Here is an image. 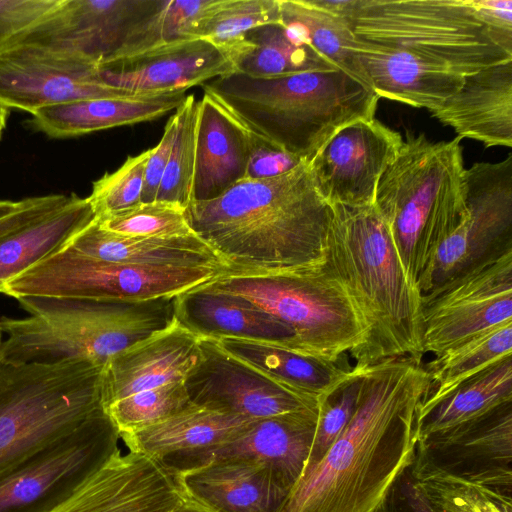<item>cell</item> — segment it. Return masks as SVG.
I'll return each instance as SVG.
<instances>
[{
    "label": "cell",
    "instance_id": "cell-34",
    "mask_svg": "<svg viewBox=\"0 0 512 512\" xmlns=\"http://www.w3.org/2000/svg\"><path fill=\"white\" fill-rule=\"evenodd\" d=\"M280 23L296 41L306 44L371 89L354 53L358 41L339 15L319 7L314 0H279Z\"/></svg>",
    "mask_w": 512,
    "mask_h": 512
},
{
    "label": "cell",
    "instance_id": "cell-20",
    "mask_svg": "<svg viewBox=\"0 0 512 512\" xmlns=\"http://www.w3.org/2000/svg\"><path fill=\"white\" fill-rule=\"evenodd\" d=\"M317 421L318 409L254 419L221 443L158 460L174 475L217 460H255L275 467L297 485L310 454Z\"/></svg>",
    "mask_w": 512,
    "mask_h": 512
},
{
    "label": "cell",
    "instance_id": "cell-26",
    "mask_svg": "<svg viewBox=\"0 0 512 512\" xmlns=\"http://www.w3.org/2000/svg\"><path fill=\"white\" fill-rule=\"evenodd\" d=\"M174 316L198 337L270 341L299 352L289 326L236 295L202 286L188 290L174 297Z\"/></svg>",
    "mask_w": 512,
    "mask_h": 512
},
{
    "label": "cell",
    "instance_id": "cell-40",
    "mask_svg": "<svg viewBox=\"0 0 512 512\" xmlns=\"http://www.w3.org/2000/svg\"><path fill=\"white\" fill-rule=\"evenodd\" d=\"M96 219L103 229L125 236L179 237L194 233L186 208L165 201L141 202Z\"/></svg>",
    "mask_w": 512,
    "mask_h": 512
},
{
    "label": "cell",
    "instance_id": "cell-43",
    "mask_svg": "<svg viewBox=\"0 0 512 512\" xmlns=\"http://www.w3.org/2000/svg\"><path fill=\"white\" fill-rule=\"evenodd\" d=\"M151 149L129 156L114 172L96 180L87 197L97 218L141 203L145 166Z\"/></svg>",
    "mask_w": 512,
    "mask_h": 512
},
{
    "label": "cell",
    "instance_id": "cell-7",
    "mask_svg": "<svg viewBox=\"0 0 512 512\" xmlns=\"http://www.w3.org/2000/svg\"><path fill=\"white\" fill-rule=\"evenodd\" d=\"M354 36L411 51L463 75L512 60V34L486 25L471 0H314Z\"/></svg>",
    "mask_w": 512,
    "mask_h": 512
},
{
    "label": "cell",
    "instance_id": "cell-18",
    "mask_svg": "<svg viewBox=\"0 0 512 512\" xmlns=\"http://www.w3.org/2000/svg\"><path fill=\"white\" fill-rule=\"evenodd\" d=\"M403 139L375 118L342 127L308 161L316 191L328 205H373L379 178Z\"/></svg>",
    "mask_w": 512,
    "mask_h": 512
},
{
    "label": "cell",
    "instance_id": "cell-13",
    "mask_svg": "<svg viewBox=\"0 0 512 512\" xmlns=\"http://www.w3.org/2000/svg\"><path fill=\"white\" fill-rule=\"evenodd\" d=\"M512 322V248L422 294V351L437 356Z\"/></svg>",
    "mask_w": 512,
    "mask_h": 512
},
{
    "label": "cell",
    "instance_id": "cell-4",
    "mask_svg": "<svg viewBox=\"0 0 512 512\" xmlns=\"http://www.w3.org/2000/svg\"><path fill=\"white\" fill-rule=\"evenodd\" d=\"M247 128L304 161L342 127L375 118V92L335 69L277 77L234 71L202 85Z\"/></svg>",
    "mask_w": 512,
    "mask_h": 512
},
{
    "label": "cell",
    "instance_id": "cell-36",
    "mask_svg": "<svg viewBox=\"0 0 512 512\" xmlns=\"http://www.w3.org/2000/svg\"><path fill=\"white\" fill-rule=\"evenodd\" d=\"M253 45L236 71L253 77H277L305 71L338 69L312 47L294 40L281 23L257 27L245 36Z\"/></svg>",
    "mask_w": 512,
    "mask_h": 512
},
{
    "label": "cell",
    "instance_id": "cell-28",
    "mask_svg": "<svg viewBox=\"0 0 512 512\" xmlns=\"http://www.w3.org/2000/svg\"><path fill=\"white\" fill-rule=\"evenodd\" d=\"M186 96V91L176 90L58 103L35 111L30 123L53 138L76 137L157 119L176 110Z\"/></svg>",
    "mask_w": 512,
    "mask_h": 512
},
{
    "label": "cell",
    "instance_id": "cell-19",
    "mask_svg": "<svg viewBox=\"0 0 512 512\" xmlns=\"http://www.w3.org/2000/svg\"><path fill=\"white\" fill-rule=\"evenodd\" d=\"M251 48L220 46L201 38L165 42L135 56L101 65L99 80L136 94L187 91L236 71Z\"/></svg>",
    "mask_w": 512,
    "mask_h": 512
},
{
    "label": "cell",
    "instance_id": "cell-42",
    "mask_svg": "<svg viewBox=\"0 0 512 512\" xmlns=\"http://www.w3.org/2000/svg\"><path fill=\"white\" fill-rule=\"evenodd\" d=\"M413 473L434 512H512V497L445 475Z\"/></svg>",
    "mask_w": 512,
    "mask_h": 512
},
{
    "label": "cell",
    "instance_id": "cell-27",
    "mask_svg": "<svg viewBox=\"0 0 512 512\" xmlns=\"http://www.w3.org/2000/svg\"><path fill=\"white\" fill-rule=\"evenodd\" d=\"M247 128L208 93L199 100L192 201H208L245 178Z\"/></svg>",
    "mask_w": 512,
    "mask_h": 512
},
{
    "label": "cell",
    "instance_id": "cell-49",
    "mask_svg": "<svg viewBox=\"0 0 512 512\" xmlns=\"http://www.w3.org/2000/svg\"><path fill=\"white\" fill-rule=\"evenodd\" d=\"M208 0H170L163 17L165 42L184 38V32L195 20Z\"/></svg>",
    "mask_w": 512,
    "mask_h": 512
},
{
    "label": "cell",
    "instance_id": "cell-9",
    "mask_svg": "<svg viewBox=\"0 0 512 512\" xmlns=\"http://www.w3.org/2000/svg\"><path fill=\"white\" fill-rule=\"evenodd\" d=\"M103 368L79 359L13 362L0 350V474L103 408Z\"/></svg>",
    "mask_w": 512,
    "mask_h": 512
},
{
    "label": "cell",
    "instance_id": "cell-15",
    "mask_svg": "<svg viewBox=\"0 0 512 512\" xmlns=\"http://www.w3.org/2000/svg\"><path fill=\"white\" fill-rule=\"evenodd\" d=\"M412 466L512 497V402L418 439Z\"/></svg>",
    "mask_w": 512,
    "mask_h": 512
},
{
    "label": "cell",
    "instance_id": "cell-48",
    "mask_svg": "<svg viewBox=\"0 0 512 512\" xmlns=\"http://www.w3.org/2000/svg\"><path fill=\"white\" fill-rule=\"evenodd\" d=\"M174 132L175 119L172 115L165 125L159 143L151 148V153L145 166L141 202H152L156 200L158 189L169 159Z\"/></svg>",
    "mask_w": 512,
    "mask_h": 512
},
{
    "label": "cell",
    "instance_id": "cell-17",
    "mask_svg": "<svg viewBox=\"0 0 512 512\" xmlns=\"http://www.w3.org/2000/svg\"><path fill=\"white\" fill-rule=\"evenodd\" d=\"M98 69L85 59L45 47L11 45L0 51V105L32 115L58 103L136 95L102 83Z\"/></svg>",
    "mask_w": 512,
    "mask_h": 512
},
{
    "label": "cell",
    "instance_id": "cell-45",
    "mask_svg": "<svg viewBox=\"0 0 512 512\" xmlns=\"http://www.w3.org/2000/svg\"><path fill=\"white\" fill-rule=\"evenodd\" d=\"M247 130L249 157L245 174L246 179L276 177L293 170L304 161L285 152L249 128Z\"/></svg>",
    "mask_w": 512,
    "mask_h": 512
},
{
    "label": "cell",
    "instance_id": "cell-50",
    "mask_svg": "<svg viewBox=\"0 0 512 512\" xmlns=\"http://www.w3.org/2000/svg\"><path fill=\"white\" fill-rule=\"evenodd\" d=\"M482 21L494 30L512 34V0H471Z\"/></svg>",
    "mask_w": 512,
    "mask_h": 512
},
{
    "label": "cell",
    "instance_id": "cell-53",
    "mask_svg": "<svg viewBox=\"0 0 512 512\" xmlns=\"http://www.w3.org/2000/svg\"><path fill=\"white\" fill-rule=\"evenodd\" d=\"M9 110L0 105V129H4L6 126Z\"/></svg>",
    "mask_w": 512,
    "mask_h": 512
},
{
    "label": "cell",
    "instance_id": "cell-39",
    "mask_svg": "<svg viewBox=\"0 0 512 512\" xmlns=\"http://www.w3.org/2000/svg\"><path fill=\"white\" fill-rule=\"evenodd\" d=\"M191 404L183 382H171L126 396L104 407L119 431L153 425Z\"/></svg>",
    "mask_w": 512,
    "mask_h": 512
},
{
    "label": "cell",
    "instance_id": "cell-10",
    "mask_svg": "<svg viewBox=\"0 0 512 512\" xmlns=\"http://www.w3.org/2000/svg\"><path fill=\"white\" fill-rule=\"evenodd\" d=\"M225 269L141 266L84 256L67 245L8 281L1 294L99 302H145L173 298L200 287Z\"/></svg>",
    "mask_w": 512,
    "mask_h": 512
},
{
    "label": "cell",
    "instance_id": "cell-6",
    "mask_svg": "<svg viewBox=\"0 0 512 512\" xmlns=\"http://www.w3.org/2000/svg\"><path fill=\"white\" fill-rule=\"evenodd\" d=\"M16 300L29 316L0 320L8 335L0 350L13 362L79 359L104 366L175 319L174 297L135 303L32 296Z\"/></svg>",
    "mask_w": 512,
    "mask_h": 512
},
{
    "label": "cell",
    "instance_id": "cell-47",
    "mask_svg": "<svg viewBox=\"0 0 512 512\" xmlns=\"http://www.w3.org/2000/svg\"><path fill=\"white\" fill-rule=\"evenodd\" d=\"M72 195L49 194L23 199L19 209L0 219V238L58 211L69 203Z\"/></svg>",
    "mask_w": 512,
    "mask_h": 512
},
{
    "label": "cell",
    "instance_id": "cell-37",
    "mask_svg": "<svg viewBox=\"0 0 512 512\" xmlns=\"http://www.w3.org/2000/svg\"><path fill=\"white\" fill-rule=\"evenodd\" d=\"M280 23L279 0H208L184 32V38H201L214 44L243 48L251 30Z\"/></svg>",
    "mask_w": 512,
    "mask_h": 512
},
{
    "label": "cell",
    "instance_id": "cell-22",
    "mask_svg": "<svg viewBox=\"0 0 512 512\" xmlns=\"http://www.w3.org/2000/svg\"><path fill=\"white\" fill-rule=\"evenodd\" d=\"M185 497L209 512H281L296 484L275 467L224 459L175 474Z\"/></svg>",
    "mask_w": 512,
    "mask_h": 512
},
{
    "label": "cell",
    "instance_id": "cell-52",
    "mask_svg": "<svg viewBox=\"0 0 512 512\" xmlns=\"http://www.w3.org/2000/svg\"><path fill=\"white\" fill-rule=\"evenodd\" d=\"M22 203L23 199L20 201L0 200V219L19 209Z\"/></svg>",
    "mask_w": 512,
    "mask_h": 512
},
{
    "label": "cell",
    "instance_id": "cell-31",
    "mask_svg": "<svg viewBox=\"0 0 512 512\" xmlns=\"http://www.w3.org/2000/svg\"><path fill=\"white\" fill-rule=\"evenodd\" d=\"M250 421L191 403L153 425L121 433L120 438L130 451L158 459L221 443L241 431Z\"/></svg>",
    "mask_w": 512,
    "mask_h": 512
},
{
    "label": "cell",
    "instance_id": "cell-23",
    "mask_svg": "<svg viewBox=\"0 0 512 512\" xmlns=\"http://www.w3.org/2000/svg\"><path fill=\"white\" fill-rule=\"evenodd\" d=\"M199 337L176 319L131 345L104 365L103 408L126 396L183 382L199 359Z\"/></svg>",
    "mask_w": 512,
    "mask_h": 512
},
{
    "label": "cell",
    "instance_id": "cell-51",
    "mask_svg": "<svg viewBox=\"0 0 512 512\" xmlns=\"http://www.w3.org/2000/svg\"><path fill=\"white\" fill-rule=\"evenodd\" d=\"M170 512H209L205 508L201 507L200 505L196 504L195 502L185 499L181 504H179L177 507H175Z\"/></svg>",
    "mask_w": 512,
    "mask_h": 512
},
{
    "label": "cell",
    "instance_id": "cell-11",
    "mask_svg": "<svg viewBox=\"0 0 512 512\" xmlns=\"http://www.w3.org/2000/svg\"><path fill=\"white\" fill-rule=\"evenodd\" d=\"M170 0H60L12 44H32L101 66L163 43Z\"/></svg>",
    "mask_w": 512,
    "mask_h": 512
},
{
    "label": "cell",
    "instance_id": "cell-41",
    "mask_svg": "<svg viewBox=\"0 0 512 512\" xmlns=\"http://www.w3.org/2000/svg\"><path fill=\"white\" fill-rule=\"evenodd\" d=\"M365 368L357 364L352 366L347 377L319 400L316 432L301 478L313 471L351 420Z\"/></svg>",
    "mask_w": 512,
    "mask_h": 512
},
{
    "label": "cell",
    "instance_id": "cell-14",
    "mask_svg": "<svg viewBox=\"0 0 512 512\" xmlns=\"http://www.w3.org/2000/svg\"><path fill=\"white\" fill-rule=\"evenodd\" d=\"M463 182L468 216L439 246L418 282L422 294L512 248V155L474 163Z\"/></svg>",
    "mask_w": 512,
    "mask_h": 512
},
{
    "label": "cell",
    "instance_id": "cell-35",
    "mask_svg": "<svg viewBox=\"0 0 512 512\" xmlns=\"http://www.w3.org/2000/svg\"><path fill=\"white\" fill-rule=\"evenodd\" d=\"M512 355V322L499 324L434 356L424 365L430 379L418 405L424 411L459 385L499 360Z\"/></svg>",
    "mask_w": 512,
    "mask_h": 512
},
{
    "label": "cell",
    "instance_id": "cell-25",
    "mask_svg": "<svg viewBox=\"0 0 512 512\" xmlns=\"http://www.w3.org/2000/svg\"><path fill=\"white\" fill-rule=\"evenodd\" d=\"M460 139L512 146V60L465 75L461 88L430 111Z\"/></svg>",
    "mask_w": 512,
    "mask_h": 512
},
{
    "label": "cell",
    "instance_id": "cell-46",
    "mask_svg": "<svg viewBox=\"0 0 512 512\" xmlns=\"http://www.w3.org/2000/svg\"><path fill=\"white\" fill-rule=\"evenodd\" d=\"M380 512H434L413 473L412 464L395 479Z\"/></svg>",
    "mask_w": 512,
    "mask_h": 512
},
{
    "label": "cell",
    "instance_id": "cell-55",
    "mask_svg": "<svg viewBox=\"0 0 512 512\" xmlns=\"http://www.w3.org/2000/svg\"><path fill=\"white\" fill-rule=\"evenodd\" d=\"M2 131H3V129H0V138H1V136H2Z\"/></svg>",
    "mask_w": 512,
    "mask_h": 512
},
{
    "label": "cell",
    "instance_id": "cell-1",
    "mask_svg": "<svg viewBox=\"0 0 512 512\" xmlns=\"http://www.w3.org/2000/svg\"><path fill=\"white\" fill-rule=\"evenodd\" d=\"M429 385L424 364L408 357L367 366L351 420L281 512H380L414 460L418 405Z\"/></svg>",
    "mask_w": 512,
    "mask_h": 512
},
{
    "label": "cell",
    "instance_id": "cell-30",
    "mask_svg": "<svg viewBox=\"0 0 512 512\" xmlns=\"http://www.w3.org/2000/svg\"><path fill=\"white\" fill-rule=\"evenodd\" d=\"M216 340L232 356L318 402L339 385L352 368L343 369L337 363L275 342L235 337Z\"/></svg>",
    "mask_w": 512,
    "mask_h": 512
},
{
    "label": "cell",
    "instance_id": "cell-29",
    "mask_svg": "<svg viewBox=\"0 0 512 512\" xmlns=\"http://www.w3.org/2000/svg\"><path fill=\"white\" fill-rule=\"evenodd\" d=\"M67 246L84 256L113 263L225 269L216 252L195 233L179 237L125 236L103 229L96 218Z\"/></svg>",
    "mask_w": 512,
    "mask_h": 512
},
{
    "label": "cell",
    "instance_id": "cell-32",
    "mask_svg": "<svg viewBox=\"0 0 512 512\" xmlns=\"http://www.w3.org/2000/svg\"><path fill=\"white\" fill-rule=\"evenodd\" d=\"M96 218L88 198L72 195L58 211L0 238V293L4 285L64 248Z\"/></svg>",
    "mask_w": 512,
    "mask_h": 512
},
{
    "label": "cell",
    "instance_id": "cell-2",
    "mask_svg": "<svg viewBox=\"0 0 512 512\" xmlns=\"http://www.w3.org/2000/svg\"><path fill=\"white\" fill-rule=\"evenodd\" d=\"M186 214L225 270L270 272L324 262L330 209L307 161L276 177L244 178L214 199L191 201Z\"/></svg>",
    "mask_w": 512,
    "mask_h": 512
},
{
    "label": "cell",
    "instance_id": "cell-24",
    "mask_svg": "<svg viewBox=\"0 0 512 512\" xmlns=\"http://www.w3.org/2000/svg\"><path fill=\"white\" fill-rule=\"evenodd\" d=\"M357 41L354 53L379 99L432 111L463 84L465 75L444 63L411 51Z\"/></svg>",
    "mask_w": 512,
    "mask_h": 512
},
{
    "label": "cell",
    "instance_id": "cell-33",
    "mask_svg": "<svg viewBox=\"0 0 512 512\" xmlns=\"http://www.w3.org/2000/svg\"><path fill=\"white\" fill-rule=\"evenodd\" d=\"M508 402H512V355L464 381L432 407L417 411V440Z\"/></svg>",
    "mask_w": 512,
    "mask_h": 512
},
{
    "label": "cell",
    "instance_id": "cell-16",
    "mask_svg": "<svg viewBox=\"0 0 512 512\" xmlns=\"http://www.w3.org/2000/svg\"><path fill=\"white\" fill-rule=\"evenodd\" d=\"M199 352L183 381L195 405L249 420L318 409L317 399L232 356L214 338L199 337Z\"/></svg>",
    "mask_w": 512,
    "mask_h": 512
},
{
    "label": "cell",
    "instance_id": "cell-54",
    "mask_svg": "<svg viewBox=\"0 0 512 512\" xmlns=\"http://www.w3.org/2000/svg\"><path fill=\"white\" fill-rule=\"evenodd\" d=\"M1 338H2V330H1V328H0V345H1V343H2Z\"/></svg>",
    "mask_w": 512,
    "mask_h": 512
},
{
    "label": "cell",
    "instance_id": "cell-44",
    "mask_svg": "<svg viewBox=\"0 0 512 512\" xmlns=\"http://www.w3.org/2000/svg\"><path fill=\"white\" fill-rule=\"evenodd\" d=\"M60 0H0V51L52 10Z\"/></svg>",
    "mask_w": 512,
    "mask_h": 512
},
{
    "label": "cell",
    "instance_id": "cell-38",
    "mask_svg": "<svg viewBox=\"0 0 512 512\" xmlns=\"http://www.w3.org/2000/svg\"><path fill=\"white\" fill-rule=\"evenodd\" d=\"M199 100L191 94L175 110V132L157 201L187 207L192 201Z\"/></svg>",
    "mask_w": 512,
    "mask_h": 512
},
{
    "label": "cell",
    "instance_id": "cell-5",
    "mask_svg": "<svg viewBox=\"0 0 512 512\" xmlns=\"http://www.w3.org/2000/svg\"><path fill=\"white\" fill-rule=\"evenodd\" d=\"M460 141L432 142L406 131L396 159L377 183L374 206L406 276L417 286L441 243L468 216Z\"/></svg>",
    "mask_w": 512,
    "mask_h": 512
},
{
    "label": "cell",
    "instance_id": "cell-12",
    "mask_svg": "<svg viewBox=\"0 0 512 512\" xmlns=\"http://www.w3.org/2000/svg\"><path fill=\"white\" fill-rule=\"evenodd\" d=\"M120 434L102 408L0 474V512H54L119 452Z\"/></svg>",
    "mask_w": 512,
    "mask_h": 512
},
{
    "label": "cell",
    "instance_id": "cell-8",
    "mask_svg": "<svg viewBox=\"0 0 512 512\" xmlns=\"http://www.w3.org/2000/svg\"><path fill=\"white\" fill-rule=\"evenodd\" d=\"M202 287L247 299L289 326L299 352L357 360L366 340L347 290L324 262L270 272H224Z\"/></svg>",
    "mask_w": 512,
    "mask_h": 512
},
{
    "label": "cell",
    "instance_id": "cell-3",
    "mask_svg": "<svg viewBox=\"0 0 512 512\" xmlns=\"http://www.w3.org/2000/svg\"><path fill=\"white\" fill-rule=\"evenodd\" d=\"M324 259L356 306L366 340L355 364L386 358L422 363V293L406 276L390 232L373 205H329Z\"/></svg>",
    "mask_w": 512,
    "mask_h": 512
},
{
    "label": "cell",
    "instance_id": "cell-21",
    "mask_svg": "<svg viewBox=\"0 0 512 512\" xmlns=\"http://www.w3.org/2000/svg\"><path fill=\"white\" fill-rule=\"evenodd\" d=\"M185 499L158 459L119 451L54 512H170Z\"/></svg>",
    "mask_w": 512,
    "mask_h": 512
}]
</instances>
